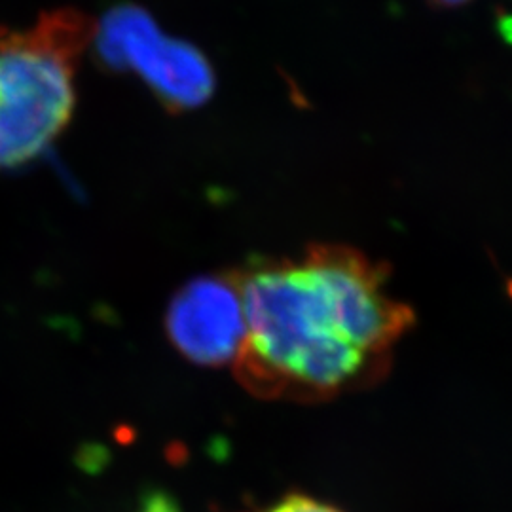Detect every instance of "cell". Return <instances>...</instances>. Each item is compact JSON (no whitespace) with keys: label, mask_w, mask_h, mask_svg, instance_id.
I'll return each mask as SVG.
<instances>
[{"label":"cell","mask_w":512,"mask_h":512,"mask_svg":"<svg viewBox=\"0 0 512 512\" xmlns=\"http://www.w3.org/2000/svg\"><path fill=\"white\" fill-rule=\"evenodd\" d=\"M469 2H473V0H429V4L439 10H454V8L467 6Z\"/></svg>","instance_id":"7"},{"label":"cell","mask_w":512,"mask_h":512,"mask_svg":"<svg viewBox=\"0 0 512 512\" xmlns=\"http://www.w3.org/2000/svg\"><path fill=\"white\" fill-rule=\"evenodd\" d=\"M92 37L109 69L137 74L169 109H196L215 92L207 57L190 42L165 35L139 6H114Z\"/></svg>","instance_id":"3"},{"label":"cell","mask_w":512,"mask_h":512,"mask_svg":"<svg viewBox=\"0 0 512 512\" xmlns=\"http://www.w3.org/2000/svg\"><path fill=\"white\" fill-rule=\"evenodd\" d=\"M253 512H344L323 499L306 494H289L279 497L264 509Z\"/></svg>","instance_id":"5"},{"label":"cell","mask_w":512,"mask_h":512,"mask_svg":"<svg viewBox=\"0 0 512 512\" xmlns=\"http://www.w3.org/2000/svg\"><path fill=\"white\" fill-rule=\"evenodd\" d=\"M167 330L175 348L198 365L234 363L245 334L234 274L202 277L184 285L171 302Z\"/></svg>","instance_id":"4"},{"label":"cell","mask_w":512,"mask_h":512,"mask_svg":"<svg viewBox=\"0 0 512 512\" xmlns=\"http://www.w3.org/2000/svg\"><path fill=\"white\" fill-rule=\"evenodd\" d=\"M139 512H181L175 501L165 494L148 495Z\"/></svg>","instance_id":"6"},{"label":"cell","mask_w":512,"mask_h":512,"mask_svg":"<svg viewBox=\"0 0 512 512\" xmlns=\"http://www.w3.org/2000/svg\"><path fill=\"white\" fill-rule=\"evenodd\" d=\"M234 279L245 317L234 372L260 399L319 403L366 387L414 327L384 268L342 245L258 262Z\"/></svg>","instance_id":"1"},{"label":"cell","mask_w":512,"mask_h":512,"mask_svg":"<svg viewBox=\"0 0 512 512\" xmlns=\"http://www.w3.org/2000/svg\"><path fill=\"white\" fill-rule=\"evenodd\" d=\"M90 21L57 10L29 29H0V169L35 160L73 116L74 76Z\"/></svg>","instance_id":"2"}]
</instances>
